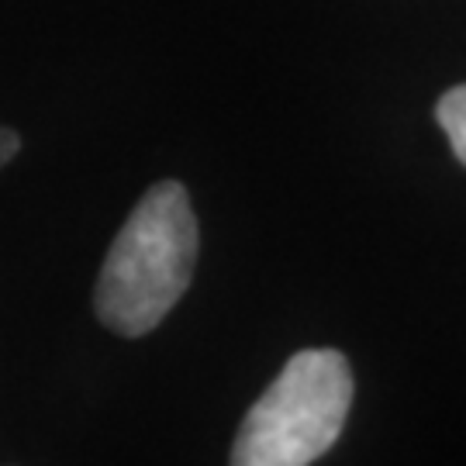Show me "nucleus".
Here are the masks:
<instances>
[{
  "label": "nucleus",
  "instance_id": "1",
  "mask_svg": "<svg viewBox=\"0 0 466 466\" xmlns=\"http://www.w3.org/2000/svg\"><path fill=\"white\" fill-rule=\"evenodd\" d=\"M198 218L180 180H159L135 204L100 267L94 311L121 339H142L187 294L198 263Z\"/></svg>",
  "mask_w": 466,
  "mask_h": 466
},
{
  "label": "nucleus",
  "instance_id": "2",
  "mask_svg": "<svg viewBox=\"0 0 466 466\" xmlns=\"http://www.w3.org/2000/svg\"><path fill=\"white\" fill-rule=\"evenodd\" d=\"M352 408V370L339 350H300L249 408L235 466H308L335 446Z\"/></svg>",
  "mask_w": 466,
  "mask_h": 466
},
{
  "label": "nucleus",
  "instance_id": "4",
  "mask_svg": "<svg viewBox=\"0 0 466 466\" xmlns=\"http://www.w3.org/2000/svg\"><path fill=\"white\" fill-rule=\"evenodd\" d=\"M17 149H21V135L7 125H0V167H7L17 156Z\"/></svg>",
  "mask_w": 466,
  "mask_h": 466
},
{
  "label": "nucleus",
  "instance_id": "3",
  "mask_svg": "<svg viewBox=\"0 0 466 466\" xmlns=\"http://www.w3.org/2000/svg\"><path fill=\"white\" fill-rule=\"evenodd\" d=\"M435 117H439L442 132H446V138H450L456 159L466 167V84L452 86V90H446V94L439 97V104H435Z\"/></svg>",
  "mask_w": 466,
  "mask_h": 466
}]
</instances>
